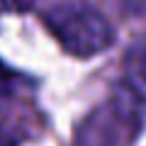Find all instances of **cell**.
Masks as SVG:
<instances>
[{"instance_id": "6", "label": "cell", "mask_w": 146, "mask_h": 146, "mask_svg": "<svg viewBox=\"0 0 146 146\" xmlns=\"http://www.w3.org/2000/svg\"><path fill=\"white\" fill-rule=\"evenodd\" d=\"M144 66H146V61H144Z\"/></svg>"}, {"instance_id": "3", "label": "cell", "mask_w": 146, "mask_h": 146, "mask_svg": "<svg viewBox=\"0 0 146 146\" xmlns=\"http://www.w3.org/2000/svg\"><path fill=\"white\" fill-rule=\"evenodd\" d=\"M32 3L34 0H0V5L3 7H7V10H29L32 7Z\"/></svg>"}, {"instance_id": "4", "label": "cell", "mask_w": 146, "mask_h": 146, "mask_svg": "<svg viewBox=\"0 0 146 146\" xmlns=\"http://www.w3.org/2000/svg\"><path fill=\"white\" fill-rule=\"evenodd\" d=\"M5 90H7V78L3 76V73H0V98L5 95Z\"/></svg>"}, {"instance_id": "5", "label": "cell", "mask_w": 146, "mask_h": 146, "mask_svg": "<svg viewBox=\"0 0 146 146\" xmlns=\"http://www.w3.org/2000/svg\"><path fill=\"white\" fill-rule=\"evenodd\" d=\"M3 141H5V139H3V134H0V146H3Z\"/></svg>"}, {"instance_id": "2", "label": "cell", "mask_w": 146, "mask_h": 146, "mask_svg": "<svg viewBox=\"0 0 146 146\" xmlns=\"http://www.w3.org/2000/svg\"><path fill=\"white\" fill-rule=\"evenodd\" d=\"M144 110H146L144 95L136 88L119 85L112 93V117L117 119L119 127L136 129V124H141V119H144Z\"/></svg>"}, {"instance_id": "1", "label": "cell", "mask_w": 146, "mask_h": 146, "mask_svg": "<svg viewBox=\"0 0 146 146\" xmlns=\"http://www.w3.org/2000/svg\"><path fill=\"white\" fill-rule=\"evenodd\" d=\"M49 29L61 46L76 56H95L112 44V27L98 10L85 5H58L46 15Z\"/></svg>"}]
</instances>
